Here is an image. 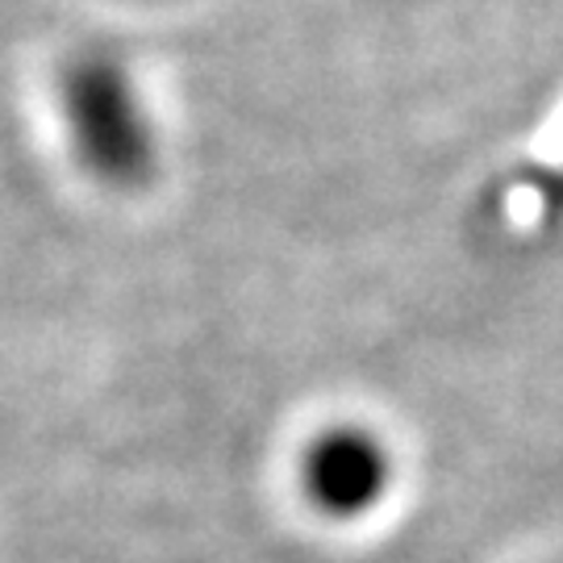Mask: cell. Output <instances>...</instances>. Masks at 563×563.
<instances>
[{
    "mask_svg": "<svg viewBox=\"0 0 563 563\" xmlns=\"http://www.w3.org/2000/svg\"><path fill=\"white\" fill-rule=\"evenodd\" d=\"M59 101L71 151L97 180L109 188H139L155 176V121L121 55L80 51L63 67Z\"/></svg>",
    "mask_w": 563,
    "mask_h": 563,
    "instance_id": "cell-1",
    "label": "cell"
},
{
    "mask_svg": "<svg viewBox=\"0 0 563 563\" xmlns=\"http://www.w3.org/2000/svg\"><path fill=\"white\" fill-rule=\"evenodd\" d=\"M297 488L325 522H363L388 505L397 488V451L376 426L325 422L297 455Z\"/></svg>",
    "mask_w": 563,
    "mask_h": 563,
    "instance_id": "cell-2",
    "label": "cell"
}]
</instances>
